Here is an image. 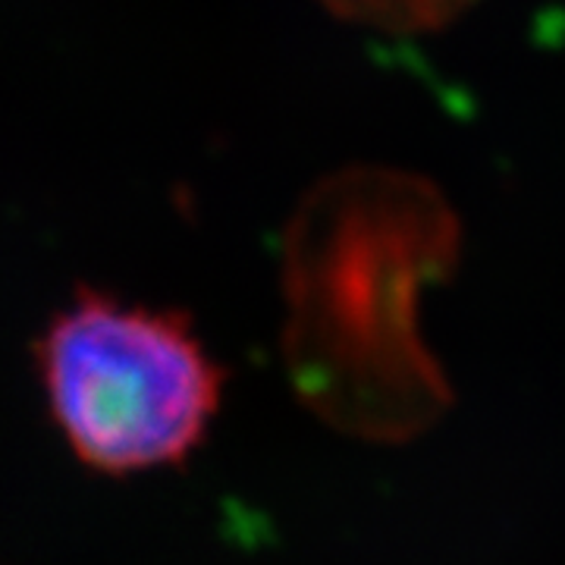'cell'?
<instances>
[{"instance_id": "cell-3", "label": "cell", "mask_w": 565, "mask_h": 565, "mask_svg": "<svg viewBox=\"0 0 565 565\" xmlns=\"http://www.w3.org/2000/svg\"><path fill=\"white\" fill-rule=\"evenodd\" d=\"M333 20L393 39L437 35L462 20L478 0H315Z\"/></svg>"}, {"instance_id": "cell-2", "label": "cell", "mask_w": 565, "mask_h": 565, "mask_svg": "<svg viewBox=\"0 0 565 565\" xmlns=\"http://www.w3.org/2000/svg\"><path fill=\"white\" fill-rule=\"evenodd\" d=\"M41 386L76 459L104 475L182 465L223 396V367L182 311L79 289L35 343Z\"/></svg>"}, {"instance_id": "cell-1", "label": "cell", "mask_w": 565, "mask_h": 565, "mask_svg": "<svg viewBox=\"0 0 565 565\" xmlns=\"http://www.w3.org/2000/svg\"><path fill=\"white\" fill-rule=\"evenodd\" d=\"M456 204L390 163L330 170L282 233L286 371L318 418L364 440H405L452 399L422 333L427 289L462 262Z\"/></svg>"}]
</instances>
